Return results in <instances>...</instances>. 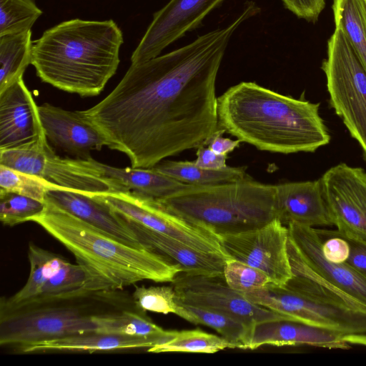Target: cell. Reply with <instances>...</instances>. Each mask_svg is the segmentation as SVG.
<instances>
[{
	"instance_id": "cell-4",
	"label": "cell",
	"mask_w": 366,
	"mask_h": 366,
	"mask_svg": "<svg viewBox=\"0 0 366 366\" xmlns=\"http://www.w3.org/2000/svg\"><path fill=\"white\" fill-rule=\"evenodd\" d=\"M31 221L74 254L96 292L119 290L142 280L172 282L182 272L164 256L127 244L48 202Z\"/></svg>"
},
{
	"instance_id": "cell-16",
	"label": "cell",
	"mask_w": 366,
	"mask_h": 366,
	"mask_svg": "<svg viewBox=\"0 0 366 366\" xmlns=\"http://www.w3.org/2000/svg\"><path fill=\"white\" fill-rule=\"evenodd\" d=\"M44 139L39 106L21 77L0 91V151L26 147Z\"/></svg>"
},
{
	"instance_id": "cell-38",
	"label": "cell",
	"mask_w": 366,
	"mask_h": 366,
	"mask_svg": "<svg viewBox=\"0 0 366 366\" xmlns=\"http://www.w3.org/2000/svg\"><path fill=\"white\" fill-rule=\"evenodd\" d=\"M285 6L297 17L315 21L325 6V0H282Z\"/></svg>"
},
{
	"instance_id": "cell-17",
	"label": "cell",
	"mask_w": 366,
	"mask_h": 366,
	"mask_svg": "<svg viewBox=\"0 0 366 366\" xmlns=\"http://www.w3.org/2000/svg\"><path fill=\"white\" fill-rule=\"evenodd\" d=\"M39 114L49 143L76 159H89L92 151L108 147L102 132L81 111L44 103L39 106Z\"/></svg>"
},
{
	"instance_id": "cell-5",
	"label": "cell",
	"mask_w": 366,
	"mask_h": 366,
	"mask_svg": "<svg viewBox=\"0 0 366 366\" xmlns=\"http://www.w3.org/2000/svg\"><path fill=\"white\" fill-rule=\"evenodd\" d=\"M157 201L171 212L217 236L257 229L277 218L276 185L251 177L214 184H187Z\"/></svg>"
},
{
	"instance_id": "cell-7",
	"label": "cell",
	"mask_w": 366,
	"mask_h": 366,
	"mask_svg": "<svg viewBox=\"0 0 366 366\" xmlns=\"http://www.w3.org/2000/svg\"><path fill=\"white\" fill-rule=\"evenodd\" d=\"M322 69L330 105L360 146L366 160V71L349 39L339 28L335 27L327 41Z\"/></svg>"
},
{
	"instance_id": "cell-25",
	"label": "cell",
	"mask_w": 366,
	"mask_h": 366,
	"mask_svg": "<svg viewBox=\"0 0 366 366\" xmlns=\"http://www.w3.org/2000/svg\"><path fill=\"white\" fill-rule=\"evenodd\" d=\"M104 177L117 183L124 192H132L139 196L159 200L176 193L187 184L172 177L151 168H119L92 159Z\"/></svg>"
},
{
	"instance_id": "cell-14",
	"label": "cell",
	"mask_w": 366,
	"mask_h": 366,
	"mask_svg": "<svg viewBox=\"0 0 366 366\" xmlns=\"http://www.w3.org/2000/svg\"><path fill=\"white\" fill-rule=\"evenodd\" d=\"M219 237L230 258L263 271L274 284L284 286L292 277L288 228L278 218L257 229Z\"/></svg>"
},
{
	"instance_id": "cell-1",
	"label": "cell",
	"mask_w": 366,
	"mask_h": 366,
	"mask_svg": "<svg viewBox=\"0 0 366 366\" xmlns=\"http://www.w3.org/2000/svg\"><path fill=\"white\" fill-rule=\"evenodd\" d=\"M259 9L249 2L229 25L149 60L132 64L117 86L81 111L134 168L206 145L219 129L215 84L231 37Z\"/></svg>"
},
{
	"instance_id": "cell-23",
	"label": "cell",
	"mask_w": 366,
	"mask_h": 366,
	"mask_svg": "<svg viewBox=\"0 0 366 366\" xmlns=\"http://www.w3.org/2000/svg\"><path fill=\"white\" fill-rule=\"evenodd\" d=\"M162 342L152 338L102 333L92 331L46 340L25 346L23 354L51 352H96L148 349Z\"/></svg>"
},
{
	"instance_id": "cell-26",
	"label": "cell",
	"mask_w": 366,
	"mask_h": 366,
	"mask_svg": "<svg viewBox=\"0 0 366 366\" xmlns=\"http://www.w3.org/2000/svg\"><path fill=\"white\" fill-rule=\"evenodd\" d=\"M97 332L156 339L162 343L168 340L172 330L156 325L146 312L134 304L97 315L94 317Z\"/></svg>"
},
{
	"instance_id": "cell-34",
	"label": "cell",
	"mask_w": 366,
	"mask_h": 366,
	"mask_svg": "<svg viewBox=\"0 0 366 366\" xmlns=\"http://www.w3.org/2000/svg\"><path fill=\"white\" fill-rule=\"evenodd\" d=\"M60 188L36 175L0 164V189L45 202L49 189Z\"/></svg>"
},
{
	"instance_id": "cell-6",
	"label": "cell",
	"mask_w": 366,
	"mask_h": 366,
	"mask_svg": "<svg viewBox=\"0 0 366 366\" xmlns=\"http://www.w3.org/2000/svg\"><path fill=\"white\" fill-rule=\"evenodd\" d=\"M115 291L89 292L75 297L0 310V345L19 349L37 342L96 330L97 315L130 305Z\"/></svg>"
},
{
	"instance_id": "cell-22",
	"label": "cell",
	"mask_w": 366,
	"mask_h": 366,
	"mask_svg": "<svg viewBox=\"0 0 366 366\" xmlns=\"http://www.w3.org/2000/svg\"><path fill=\"white\" fill-rule=\"evenodd\" d=\"M127 219L142 245L179 265L182 272L212 276L223 274L227 258L196 250L177 239Z\"/></svg>"
},
{
	"instance_id": "cell-15",
	"label": "cell",
	"mask_w": 366,
	"mask_h": 366,
	"mask_svg": "<svg viewBox=\"0 0 366 366\" xmlns=\"http://www.w3.org/2000/svg\"><path fill=\"white\" fill-rule=\"evenodd\" d=\"M223 1L169 0L154 14L151 24L132 54V64L160 55L169 44L198 27Z\"/></svg>"
},
{
	"instance_id": "cell-24",
	"label": "cell",
	"mask_w": 366,
	"mask_h": 366,
	"mask_svg": "<svg viewBox=\"0 0 366 366\" xmlns=\"http://www.w3.org/2000/svg\"><path fill=\"white\" fill-rule=\"evenodd\" d=\"M287 250L292 276L284 285L285 287L324 302L366 313L365 303L315 272L304 260L290 237Z\"/></svg>"
},
{
	"instance_id": "cell-9",
	"label": "cell",
	"mask_w": 366,
	"mask_h": 366,
	"mask_svg": "<svg viewBox=\"0 0 366 366\" xmlns=\"http://www.w3.org/2000/svg\"><path fill=\"white\" fill-rule=\"evenodd\" d=\"M242 295L290 320L333 331L350 345L366 347L365 312L324 302L274 283Z\"/></svg>"
},
{
	"instance_id": "cell-29",
	"label": "cell",
	"mask_w": 366,
	"mask_h": 366,
	"mask_svg": "<svg viewBox=\"0 0 366 366\" xmlns=\"http://www.w3.org/2000/svg\"><path fill=\"white\" fill-rule=\"evenodd\" d=\"M335 27L344 31L366 71V1L333 0Z\"/></svg>"
},
{
	"instance_id": "cell-30",
	"label": "cell",
	"mask_w": 366,
	"mask_h": 366,
	"mask_svg": "<svg viewBox=\"0 0 366 366\" xmlns=\"http://www.w3.org/2000/svg\"><path fill=\"white\" fill-rule=\"evenodd\" d=\"M226 348L233 349L232 345L222 336L204 332L199 329L172 331L166 342L147 350L149 352H194L212 354Z\"/></svg>"
},
{
	"instance_id": "cell-20",
	"label": "cell",
	"mask_w": 366,
	"mask_h": 366,
	"mask_svg": "<svg viewBox=\"0 0 366 366\" xmlns=\"http://www.w3.org/2000/svg\"><path fill=\"white\" fill-rule=\"evenodd\" d=\"M277 217L285 225H332L320 179L276 185Z\"/></svg>"
},
{
	"instance_id": "cell-31",
	"label": "cell",
	"mask_w": 366,
	"mask_h": 366,
	"mask_svg": "<svg viewBox=\"0 0 366 366\" xmlns=\"http://www.w3.org/2000/svg\"><path fill=\"white\" fill-rule=\"evenodd\" d=\"M184 305L195 317L196 325L201 324L216 330L228 340L234 348L249 349L254 327L219 312Z\"/></svg>"
},
{
	"instance_id": "cell-18",
	"label": "cell",
	"mask_w": 366,
	"mask_h": 366,
	"mask_svg": "<svg viewBox=\"0 0 366 366\" xmlns=\"http://www.w3.org/2000/svg\"><path fill=\"white\" fill-rule=\"evenodd\" d=\"M45 202L64 209L82 221L140 249L146 248L130 227L127 219L96 194L89 195L66 189H49Z\"/></svg>"
},
{
	"instance_id": "cell-10",
	"label": "cell",
	"mask_w": 366,
	"mask_h": 366,
	"mask_svg": "<svg viewBox=\"0 0 366 366\" xmlns=\"http://www.w3.org/2000/svg\"><path fill=\"white\" fill-rule=\"evenodd\" d=\"M30 273L24 287L8 299L1 298L0 310L94 292L92 278L84 266L30 243Z\"/></svg>"
},
{
	"instance_id": "cell-36",
	"label": "cell",
	"mask_w": 366,
	"mask_h": 366,
	"mask_svg": "<svg viewBox=\"0 0 366 366\" xmlns=\"http://www.w3.org/2000/svg\"><path fill=\"white\" fill-rule=\"evenodd\" d=\"M223 274L227 285L241 294L263 289L273 284L263 271L232 258L226 260Z\"/></svg>"
},
{
	"instance_id": "cell-21",
	"label": "cell",
	"mask_w": 366,
	"mask_h": 366,
	"mask_svg": "<svg viewBox=\"0 0 366 366\" xmlns=\"http://www.w3.org/2000/svg\"><path fill=\"white\" fill-rule=\"evenodd\" d=\"M263 345H310L347 350L350 344L333 331L290 320H275L257 324L249 350Z\"/></svg>"
},
{
	"instance_id": "cell-28",
	"label": "cell",
	"mask_w": 366,
	"mask_h": 366,
	"mask_svg": "<svg viewBox=\"0 0 366 366\" xmlns=\"http://www.w3.org/2000/svg\"><path fill=\"white\" fill-rule=\"evenodd\" d=\"M32 49L31 30L0 36V91L23 77Z\"/></svg>"
},
{
	"instance_id": "cell-19",
	"label": "cell",
	"mask_w": 366,
	"mask_h": 366,
	"mask_svg": "<svg viewBox=\"0 0 366 366\" xmlns=\"http://www.w3.org/2000/svg\"><path fill=\"white\" fill-rule=\"evenodd\" d=\"M287 228L290 239L315 272L366 304V276L346 262L327 259L322 249V239L315 228L297 223L289 224Z\"/></svg>"
},
{
	"instance_id": "cell-11",
	"label": "cell",
	"mask_w": 366,
	"mask_h": 366,
	"mask_svg": "<svg viewBox=\"0 0 366 366\" xmlns=\"http://www.w3.org/2000/svg\"><path fill=\"white\" fill-rule=\"evenodd\" d=\"M96 195L128 219L177 239L196 250L229 258L222 246L219 236L171 212L157 200L139 196L132 192Z\"/></svg>"
},
{
	"instance_id": "cell-33",
	"label": "cell",
	"mask_w": 366,
	"mask_h": 366,
	"mask_svg": "<svg viewBox=\"0 0 366 366\" xmlns=\"http://www.w3.org/2000/svg\"><path fill=\"white\" fill-rule=\"evenodd\" d=\"M41 14L35 0H0V36L31 30Z\"/></svg>"
},
{
	"instance_id": "cell-13",
	"label": "cell",
	"mask_w": 366,
	"mask_h": 366,
	"mask_svg": "<svg viewBox=\"0 0 366 366\" xmlns=\"http://www.w3.org/2000/svg\"><path fill=\"white\" fill-rule=\"evenodd\" d=\"M320 179L336 233L366 244V171L341 163Z\"/></svg>"
},
{
	"instance_id": "cell-41",
	"label": "cell",
	"mask_w": 366,
	"mask_h": 366,
	"mask_svg": "<svg viewBox=\"0 0 366 366\" xmlns=\"http://www.w3.org/2000/svg\"><path fill=\"white\" fill-rule=\"evenodd\" d=\"M225 132L224 129H219L207 141L205 146L209 147L214 152L219 154L227 155L235 148L238 147L241 142L239 139L233 140L223 137Z\"/></svg>"
},
{
	"instance_id": "cell-39",
	"label": "cell",
	"mask_w": 366,
	"mask_h": 366,
	"mask_svg": "<svg viewBox=\"0 0 366 366\" xmlns=\"http://www.w3.org/2000/svg\"><path fill=\"white\" fill-rule=\"evenodd\" d=\"M227 155L219 154L209 147L202 145L197 148V159L194 163L201 167L210 169H222L227 167Z\"/></svg>"
},
{
	"instance_id": "cell-12",
	"label": "cell",
	"mask_w": 366,
	"mask_h": 366,
	"mask_svg": "<svg viewBox=\"0 0 366 366\" xmlns=\"http://www.w3.org/2000/svg\"><path fill=\"white\" fill-rule=\"evenodd\" d=\"M171 283L181 302L228 315L252 327L266 321L289 320L253 303L232 289L224 274L212 276L180 272Z\"/></svg>"
},
{
	"instance_id": "cell-32",
	"label": "cell",
	"mask_w": 366,
	"mask_h": 366,
	"mask_svg": "<svg viewBox=\"0 0 366 366\" xmlns=\"http://www.w3.org/2000/svg\"><path fill=\"white\" fill-rule=\"evenodd\" d=\"M132 299L142 310L164 315L173 313L196 325L195 317L179 301L172 286L135 287Z\"/></svg>"
},
{
	"instance_id": "cell-42",
	"label": "cell",
	"mask_w": 366,
	"mask_h": 366,
	"mask_svg": "<svg viewBox=\"0 0 366 366\" xmlns=\"http://www.w3.org/2000/svg\"><path fill=\"white\" fill-rule=\"evenodd\" d=\"M366 1V0H365Z\"/></svg>"
},
{
	"instance_id": "cell-8",
	"label": "cell",
	"mask_w": 366,
	"mask_h": 366,
	"mask_svg": "<svg viewBox=\"0 0 366 366\" xmlns=\"http://www.w3.org/2000/svg\"><path fill=\"white\" fill-rule=\"evenodd\" d=\"M92 158H61L47 139L26 147L0 151V164L36 175L61 189L89 195L124 192L117 183L103 176Z\"/></svg>"
},
{
	"instance_id": "cell-40",
	"label": "cell",
	"mask_w": 366,
	"mask_h": 366,
	"mask_svg": "<svg viewBox=\"0 0 366 366\" xmlns=\"http://www.w3.org/2000/svg\"><path fill=\"white\" fill-rule=\"evenodd\" d=\"M345 239L350 245V255L346 262L366 276V244L350 239Z\"/></svg>"
},
{
	"instance_id": "cell-27",
	"label": "cell",
	"mask_w": 366,
	"mask_h": 366,
	"mask_svg": "<svg viewBox=\"0 0 366 366\" xmlns=\"http://www.w3.org/2000/svg\"><path fill=\"white\" fill-rule=\"evenodd\" d=\"M156 169L172 178L190 185H207L239 181L250 177L244 167H229L222 169H210L197 166L194 162L162 161Z\"/></svg>"
},
{
	"instance_id": "cell-35",
	"label": "cell",
	"mask_w": 366,
	"mask_h": 366,
	"mask_svg": "<svg viewBox=\"0 0 366 366\" xmlns=\"http://www.w3.org/2000/svg\"><path fill=\"white\" fill-rule=\"evenodd\" d=\"M44 208L45 202L0 189V220L4 225L31 221Z\"/></svg>"
},
{
	"instance_id": "cell-2",
	"label": "cell",
	"mask_w": 366,
	"mask_h": 366,
	"mask_svg": "<svg viewBox=\"0 0 366 366\" xmlns=\"http://www.w3.org/2000/svg\"><path fill=\"white\" fill-rule=\"evenodd\" d=\"M320 104L242 81L217 98L220 129L257 149L274 153L314 152L330 141Z\"/></svg>"
},
{
	"instance_id": "cell-37",
	"label": "cell",
	"mask_w": 366,
	"mask_h": 366,
	"mask_svg": "<svg viewBox=\"0 0 366 366\" xmlns=\"http://www.w3.org/2000/svg\"><path fill=\"white\" fill-rule=\"evenodd\" d=\"M322 239V249L327 259L332 262H345L350 255L347 241L335 232V230L316 229Z\"/></svg>"
},
{
	"instance_id": "cell-3",
	"label": "cell",
	"mask_w": 366,
	"mask_h": 366,
	"mask_svg": "<svg viewBox=\"0 0 366 366\" xmlns=\"http://www.w3.org/2000/svg\"><path fill=\"white\" fill-rule=\"evenodd\" d=\"M122 44V31L113 20L74 19L46 30L34 41L31 64L42 81L94 97L115 74Z\"/></svg>"
}]
</instances>
